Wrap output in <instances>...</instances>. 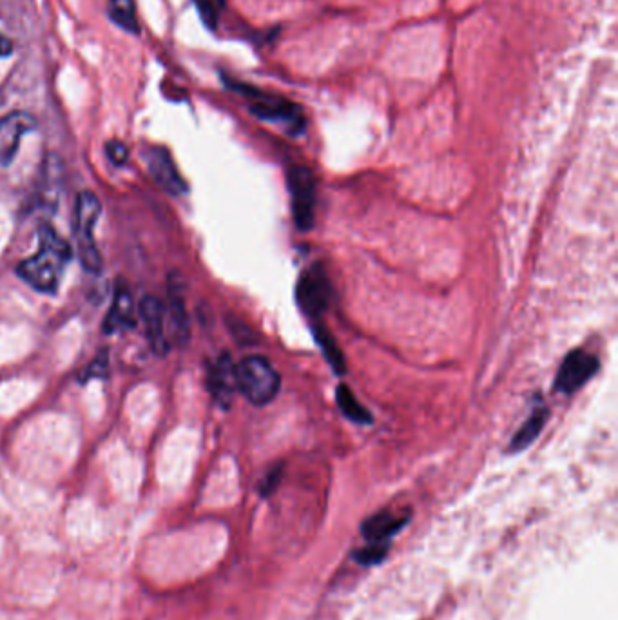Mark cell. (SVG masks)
Masks as SVG:
<instances>
[{"label":"cell","instance_id":"obj_1","mask_svg":"<svg viewBox=\"0 0 618 620\" xmlns=\"http://www.w3.org/2000/svg\"><path fill=\"white\" fill-rule=\"evenodd\" d=\"M39 240V252L20 263L17 272L31 289L42 294H55L64 269L73 258V249L48 223L40 225Z\"/></svg>","mask_w":618,"mask_h":620},{"label":"cell","instance_id":"obj_2","mask_svg":"<svg viewBox=\"0 0 618 620\" xmlns=\"http://www.w3.org/2000/svg\"><path fill=\"white\" fill-rule=\"evenodd\" d=\"M102 213L100 200L93 193L84 191L78 194L75 213H73V236L77 249L78 262L84 271L98 274L102 271V256L95 242V227L98 216Z\"/></svg>","mask_w":618,"mask_h":620},{"label":"cell","instance_id":"obj_3","mask_svg":"<svg viewBox=\"0 0 618 620\" xmlns=\"http://www.w3.org/2000/svg\"><path fill=\"white\" fill-rule=\"evenodd\" d=\"M236 388L252 405H269L281 388L280 374L261 356H249L234 365Z\"/></svg>","mask_w":618,"mask_h":620},{"label":"cell","instance_id":"obj_4","mask_svg":"<svg viewBox=\"0 0 618 620\" xmlns=\"http://www.w3.org/2000/svg\"><path fill=\"white\" fill-rule=\"evenodd\" d=\"M229 84H231L232 89H236L238 93H242L243 97L249 100L251 113L254 117L281 124V126L287 127V131L292 135L303 133L307 120H305V115H303L298 104L290 102L287 98L276 97L272 93L251 88L247 84H238V82H229Z\"/></svg>","mask_w":618,"mask_h":620},{"label":"cell","instance_id":"obj_5","mask_svg":"<svg viewBox=\"0 0 618 620\" xmlns=\"http://www.w3.org/2000/svg\"><path fill=\"white\" fill-rule=\"evenodd\" d=\"M294 223L300 231H310L316 218V180L307 167H292L287 175Z\"/></svg>","mask_w":618,"mask_h":620},{"label":"cell","instance_id":"obj_6","mask_svg":"<svg viewBox=\"0 0 618 620\" xmlns=\"http://www.w3.org/2000/svg\"><path fill=\"white\" fill-rule=\"evenodd\" d=\"M296 298L303 314H307L312 320H319L327 312L332 298V287L327 274L319 265H312L309 271L301 274Z\"/></svg>","mask_w":618,"mask_h":620},{"label":"cell","instance_id":"obj_7","mask_svg":"<svg viewBox=\"0 0 618 620\" xmlns=\"http://www.w3.org/2000/svg\"><path fill=\"white\" fill-rule=\"evenodd\" d=\"M600 369L599 358L584 350H571L555 376V390L570 396L584 387Z\"/></svg>","mask_w":618,"mask_h":620},{"label":"cell","instance_id":"obj_8","mask_svg":"<svg viewBox=\"0 0 618 620\" xmlns=\"http://www.w3.org/2000/svg\"><path fill=\"white\" fill-rule=\"evenodd\" d=\"M37 120L29 113H10L0 118V165L8 167L19 151L22 136L33 131Z\"/></svg>","mask_w":618,"mask_h":620},{"label":"cell","instance_id":"obj_9","mask_svg":"<svg viewBox=\"0 0 618 620\" xmlns=\"http://www.w3.org/2000/svg\"><path fill=\"white\" fill-rule=\"evenodd\" d=\"M147 164H149V171L155 178L156 184L160 185L164 191L173 196H182L187 193L189 187L178 173L173 158L165 149H153L147 156Z\"/></svg>","mask_w":618,"mask_h":620},{"label":"cell","instance_id":"obj_10","mask_svg":"<svg viewBox=\"0 0 618 620\" xmlns=\"http://www.w3.org/2000/svg\"><path fill=\"white\" fill-rule=\"evenodd\" d=\"M138 312L144 321L145 336L151 349L155 350L158 356H164L167 352V340H165V314L162 301L155 296H145L144 300L140 301Z\"/></svg>","mask_w":618,"mask_h":620},{"label":"cell","instance_id":"obj_11","mask_svg":"<svg viewBox=\"0 0 618 620\" xmlns=\"http://www.w3.org/2000/svg\"><path fill=\"white\" fill-rule=\"evenodd\" d=\"M209 388L220 407H231L232 396L236 390V376L229 356H222L214 363L213 369L209 372Z\"/></svg>","mask_w":618,"mask_h":620},{"label":"cell","instance_id":"obj_12","mask_svg":"<svg viewBox=\"0 0 618 620\" xmlns=\"http://www.w3.org/2000/svg\"><path fill=\"white\" fill-rule=\"evenodd\" d=\"M135 327L133 318V298L127 291L126 283L118 281L116 283L115 300L111 305V310L104 321L106 332H118V330L131 329Z\"/></svg>","mask_w":618,"mask_h":620},{"label":"cell","instance_id":"obj_13","mask_svg":"<svg viewBox=\"0 0 618 620\" xmlns=\"http://www.w3.org/2000/svg\"><path fill=\"white\" fill-rule=\"evenodd\" d=\"M406 524V517L390 514V512H379V514L368 517L363 524V535L368 543L381 544L394 537Z\"/></svg>","mask_w":618,"mask_h":620},{"label":"cell","instance_id":"obj_14","mask_svg":"<svg viewBox=\"0 0 618 620\" xmlns=\"http://www.w3.org/2000/svg\"><path fill=\"white\" fill-rule=\"evenodd\" d=\"M548 416H550L548 407L539 405V407L533 408L532 414L522 423L519 432L512 437L510 452H513V454H515V452H522V450H526L528 446L532 445L533 441L541 434L544 425H546Z\"/></svg>","mask_w":618,"mask_h":620},{"label":"cell","instance_id":"obj_15","mask_svg":"<svg viewBox=\"0 0 618 620\" xmlns=\"http://www.w3.org/2000/svg\"><path fill=\"white\" fill-rule=\"evenodd\" d=\"M169 314H171V321H173V330L176 340L180 343H185L189 338V316H187V310H185V301L178 283L171 281V287H169Z\"/></svg>","mask_w":618,"mask_h":620},{"label":"cell","instance_id":"obj_16","mask_svg":"<svg viewBox=\"0 0 618 620\" xmlns=\"http://www.w3.org/2000/svg\"><path fill=\"white\" fill-rule=\"evenodd\" d=\"M336 403H338L341 414L356 425H370L374 421L370 412L359 403L347 385H339L338 390H336Z\"/></svg>","mask_w":618,"mask_h":620},{"label":"cell","instance_id":"obj_17","mask_svg":"<svg viewBox=\"0 0 618 620\" xmlns=\"http://www.w3.org/2000/svg\"><path fill=\"white\" fill-rule=\"evenodd\" d=\"M107 11H109L111 20L118 24L122 30L129 31V33L140 31L133 0H109Z\"/></svg>","mask_w":618,"mask_h":620},{"label":"cell","instance_id":"obj_18","mask_svg":"<svg viewBox=\"0 0 618 620\" xmlns=\"http://www.w3.org/2000/svg\"><path fill=\"white\" fill-rule=\"evenodd\" d=\"M314 336H316V340H318L319 347L323 350L325 358H327V361L332 365V369L336 370L338 374H343L345 369H347L345 358H343V354H341V350H339L329 330L321 329L319 325H316V327H314Z\"/></svg>","mask_w":618,"mask_h":620},{"label":"cell","instance_id":"obj_19","mask_svg":"<svg viewBox=\"0 0 618 620\" xmlns=\"http://www.w3.org/2000/svg\"><path fill=\"white\" fill-rule=\"evenodd\" d=\"M198 10L202 11L203 19L207 20L211 26L216 24L218 13L223 8L225 0H194Z\"/></svg>","mask_w":618,"mask_h":620},{"label":"cell","instance_id":"obj_20","mask_svg":"<svg viewBox=\"0 0 618 620\" xmlns=\"http://www.w3.org/2000/svg\"><path fill=\"white\" fill-rule=\"evenodd\" d=\"M107 156L115 162L116 165H122L127 160V147L122 142H109L106 146Z\"/></svg>","mask_w":618,"mask_h":620},{"label":"cell","instance_id":"obj_21","mask_svg":"<svg viewBox=\"0 0 618 620\" xmlns=\"http://www.w3.org/2000/svg\"><path fill=\"white\" fill-rule=\"evenodd\" d=\"M281 468H272L267 477L261 483V494H272V490L280 483Z\"/></svg>","mask_w":618,"mask_h":620},{"label":"cell","instance_id":"obj_22","mask_svg":"<svg viewBox=\"0 0 618 620\" xmlns=\"http://www.w3.org/2000/svg\"><path fill=\"white\" fill-rule=\"evenodd\" d=\"M107 370V356L106 352H104V356H100V358L95 361V363H91L89 367H87L86 374L89 378H95V376H104Z\"/></svg>","mask_w":618,"mask_h":620},{"label":"cell","instance_id":"obj_23","mask_svg":"<svg viewBox=\"0 0 618 620\" xmlns=\"http://www.w3.org/2000/svg\"><path fill=\"white\" fill-rule=\"evenodd\" d=\"M11 51H13V44H11V40L8 39V37H4V35L0 33V59L8 57Z\"/></svg>","mask_w":618,"mask_h":620}]
</instances>
